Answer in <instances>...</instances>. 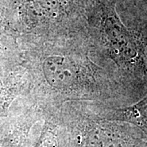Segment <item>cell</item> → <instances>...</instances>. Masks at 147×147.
<instances>
[{"label":"cell","instance_id":"1","mask_svg":"<svg viewBox=\"0 0 147 147\" xmlns=\"http://www.w3.org/2000/svg\"><path fill=\"white\" fill-rule=\"evenodd\" d=\"M102 25L110 53L116 61L127 68L142 66L143 53L140 41L123 25L113 6L105 7Z\"/></svg>","mask_w":147,"mask_h":147},{"label":"cell","instance_id":"2","mask_svg":"<svg viewBox=\"0 0 147 147\" xmlns=\"http://www.w3.org/2000/svg\"><path fill=\"white\" fill-rule=\"evenodd\" d=\"M44 78L53 88L65 89L72 87L77 79V71L73 61L63 56L47 57L42 65Z\"/></svg>","mask_w":147,"mask_h":147},{"label":"cell","instance_id":"3","mask_svg":"<svg viewBox=\"0 0 147 147\" xmlns=\"http://www.w3.org/2000/svg\"><path fill=\"white\" fill-rule=\"evenodd\" d=\"M110 119L127 122L147 128V95L134 105L115 110L111 115Z\"/></svg>","mask_w":147,"mask_h":147}]
</instances>
